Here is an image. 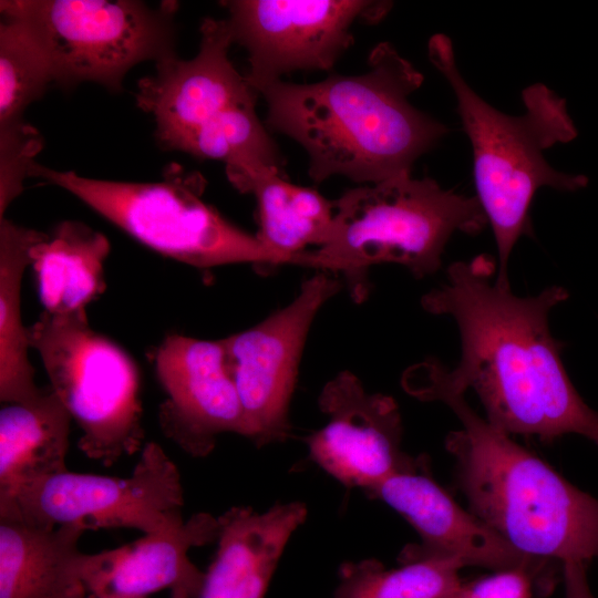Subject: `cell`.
Returning <instances> with one entry per match:
<instances>
[{
    "mask_svg": "<svg viewBox=\"0 0 598 598\" xmlns=\"http://www.w3.org/2000/svg\"><path fill=\"white\" fill-rule=\"evenodd\" d=\"M494 274L487 255L456 261L446 280L422 297L425 311L456 322L461 358L453 370L436 360L416 363L402 381L474 390L486 420L508 435L551 442L576 433L598 445V413L574 388L560 358L564 343L549 330V313L567 300V290L551 286L519 297L508 280H492Z\"/></svg>",
    "mask_w": 598,
    "mask_h": 598,
    "instance_id": "1",
    "label": "cell"
},
{
    "mask_svg": "<svg viewBox=\"0 0 598 598\" xmlns=\"http://www.w3.org/2000/svg\"><path fill=\"white\" fill-rule=\"evenodd\" d=\"M368 63L359 75L251 85L267 103L270 130L307 152L316 184L333 175L370 185L410 175L415 161L447 132L410 103L423 75L391 43H379Z\"/></svg>",
    "mask_w": 598,
    "mask_h": 598,
    "instance_id": "2",
    "label": "cell"
},
{
    "mask_svg": "<svg viewBox=\"0 0 598 598\" xmlns=\"http://www.w3.org/2000/svg\"><path fill=\"white\" fill-rule=\"evenodd\" d=\"M405 391L445 403L461 421L445 446L471 513L534 559L561 565L598 559V499L480 416L464 393L423 383Z\"/></svg>",
    "mask_w": 598,
    "mask_h": 598,
    "instance_id": "3",
    "label": "cell"
},
{
    "mask_svg": "<svg viewBox=\"0 0 598 598\" xmlns=\"http://www.w3.org/2000/svg\"><path fill=\"white\" fill-rule=\"evenodd\" d=\"M432 64L454 92L462 126L473 151L476 198L497 247L496 279L507 280V262L517 240L532 234L529 209L536 192L550 187L576 192L587 186L580 174L556 171L544 152L577 137L566 101L543 83L523 93L524 113L507 115L485 102L457 69L453 44L434 34L427 45Z\"/></svg>",
    "mask_w": 598,
    "mask_h": 598,
    "instance_id": "4",
    "label": "cell"
},
{
    "mask_svg": "<svg viewBox=\"0 0 598 598\" xmlns=\"http://www.w3.org/2000/svg\"><path fill=\"white\" fill-rule=\"evenodd\" d=\"M334 202L328 241L297 255L292 265L341 275L357 302L369 295L372 266L398 264L426 277L440 268L452 235H475L487 225L476 197L411 174L351 188Z\"/></svg>",
    "mask_w": 598,
    "mask_h": 598,
    "instance_id": "5",
    "label": "cell"
},
{
    "mask_svg": "<svg viewBox=\"0 0 598 598\" xmlns=\"http://www.w3.org/2000/svg\"><path fill=\"white\" fill-rule=\"evenodd\" d=\"M29 176L59 186L153 250L196 268L282 265L257 236L225 219L202 195L206 181L174 165L155 183L95 179L38 164Z\"/></svg>",
    "mask_w": 598,
    "mask_h": 598,
    "instance_id": "6",
    "label": "cell"
},
{
    "mask_svg": "<svg viewBox=\"0 0 598 598\" xmlns=\"http://www.w3.org/2000/svg\"><path fill=\"white\" fill-rule=\"evenodd\" d=\"M176 1L156 8L136 0H1L0 12L22 23L64 89L94 82L121 92L144 61L176 55Z\"/></svg>",
    "mask_w": 598,
    "mask_h": 598,
    "instance_id": "7",
    "label": "cell"
},
{
    "mask_svg": "<svg viewBox=\"0 0 598 598\" xmlns=\"http://www.w3.org/2000/svg\"><path fill=\"white\" fill-rule=\"evenodd\" d=\"M28 334L50 388L82 431L81 452L111 466L140 451L144 430L138 369L121 347L91 328L86 308L43 311Z\"/></svg>",
    "mask_w": 598,
    "mask_h": 598,
    "instance_id": "8",
    "label": "cell"
},
{
    "mask_svg": "<svg viewBox=\"0 0 598 598\" xmlns=\"http://www.w3.org/2000/svg\"><path fill=\"white\" fill-rule=\"evenodd\" d=\"M176 464L156 442L146 443L127 477L64 472L37 482L0 511L42 528L76 524L85 530L125 527L155 533L184 519Z\"/></svg>",
    "mask_w": 598,
    "mask_h": 598,
    "instance_id": "9",
    "label": "cell"
},
{
    "mask_svg": "<svg viewBox=\"0 0 598 598\" xmlns=\"http://www.w3.org/2000/svg\"><path fill=\"white\" fill-rule=\"evenodd\" d=\"M340 289L336 275L318 271L301 283L289 305L221 339L248 439L257 447L289 437V405L308 332L318 311Z\"/></svg>",
    "mask_w": 598,
    "mask_h": 598,
    "instance_id": "10",
    "label": "cell"
},
{
    "mask_svg": "<svg viewBox=\"0 0 598 598\" xmlns=\"http://www.w3.org/2000/svg\"><path fill=\"white\" fill-rule=\"evenodd\" d=\"M234 43L248 52V83L279 80L297 70H330L353 41L355 21L378 22L389 1H223Z\"/></svg>",
    "mask_w": 598,
    "mask_h": 598,
    "instance_id": "11",
    "label": "cell"
},
{
    "mask_svg": "<svg viewBox=\"0 0 598 598\" xmlns=\"http://www.w3.org/2000/svg\"><path fill=\"white\" fill-rule=\"evenodd\" d=\"M427 458L398 472L365 494L402 515L419 533L420 544L404 547L400 564L424 559H453L465 566L504 570L527 568L539 579L546 595L556 584L553 563L524 555L473 513L464 511L431 477Z\"/></svg>",
    "mask_w": 598,
    "mask_h": 598,
    "instance_id": "12",
    "label": "cell"
},
{
    "mask_svg": "<svg viewBox=\"0 0 598 598\" xmlns=\"http://www.w3.org/2000/svg\"><path fill=\"white\" fill-rule=\"evenodd\" d=\"M318 405L328 422L307 437L309 456L346 487L365 492L417 463L401 450L396 402L367 392L352 372L341 371L328 381Z\"/></svg>",
    "mask_w": 598,
    "mask_h": 598,
    "instance_id": "13",
    "label": "cell"
},
{
    "mask_svg": "<svg viewBox=\"0 0 598 598\" xmlns=\"http://www.w3.org/2000/svg\"><path fill=\"white\" fill-rule=\"evenodd\" d=\"M167 399L158 421L163 434L194 457L207 456L217 437L249 432L220 340L167 336L154 357Z\"/></svg>",
    "mask_w": 598,
    "mask_h": 598,
    "instance_id": "14",
    "label": "cell"
},
{
    "mask_svg": "<svg viewBox=\"0 0 598 598\" xmlns=\"http://www.w3.org/2000/svg\"><path fill=\"white\" fill-rule=\"evenodd\" d=\"M233 43L227 20L206 18L194 58L164 59L154 74L138 81L136 104L154 117L155 137L165 150H175L185 136L228 110L257 102L258 93L229 59Z\"/></svg>",
    "mask_w": 598,
    "mask_h": 598,
    "instance_id": "15",
    "label": "cell"
},
{
    "mask_svg": "<svg viewBox=\"0 0 598 598\" xmlns=\"http://www.w3.org/2000/svg\"><path fill=\"white\" fill-rule=\"evenodd\" d=\"M218 532V517L197 513L134 543L87 554L83 584L96 596L147 598L167 589L171 598H199L206 575L188 551L214 542Z\"/></svg>",
    "mask_w": 598,
    "mask_h": 598,
    "instance_id": "16",
    "label": "cell"
},
{
    "mask_svg": "<svg viewBox=\"0 0 598 598\" xmlns=\"http://www.w3.org/2000/svg\"><path fill=\"white\" fill-rule=\"evenodd\" d=\"M308 515L303 503L266 512L234 506L218 517L217 551L199 598H265L281 555Z\"/></svg>",
    "mask_w": 598,
    "mask_h": 598,
    "instance_id": "17",
    "label": "cell"
},
{
    "mask_svg": "<svg viewBox=\"0 0 598 598\" xmlns=\"http://www.w3.org/2000/svg\"><path fill=\"white\" fill-rule=\"evenodd\" d=\"M76 524L42 528L0 511V598H85Z\"/></svg>",
    "mask_w": 598,
    "mask_h": 598,
    "instance_id": "18",
    "label": "cell"
},
{
    "mask_svg": "<svg viewBox=\"0 0 598 598\" xmlns=\"http://www.w3.org/2000/svg\"><path fill=\"white\" fill-rule=\"evenodd\" d=\"M240 193L257 199L259 231L262 245L281 264H292L307 246H323L331 234L336 202L310 187L283 179L281 171L256 164L227 174Z\"/></svg>",
    "mask_w": 598,
    "mask_h": 598,
    "instance_id": "19",
    "label": "cell"
},
{
    "mask_svg": "<svg viewBox=\"0 0 598 598\" xmlns=\"http://www.w3.org/2000/svg\"><path fill=\"white\" fill-rule=\"evenodd\" d=\"M72 416L51 388L28 403L0 410V503L64 473Z\"/></svg>",
    "mask_w": 598,
    "mask_h": 598,
    "instance_id": "20",
    "label": "cell"
},
{
    "mask_svg": "<svg viewBox=\"0 0 598 598\" xmlns=\"http://www.w3.org/2000/svg\"><path fill=\"white\" fill-rule=\"evenodd\" d=\"M106 236L80 220H63L33 245L30 266L44 311L66 313L86 306L105 290Z\"/></svg>",
    "mask_w": 598,
    "mask_h": 598,
    "instance_id": "21",
    "label": "cell"
},
{
    "mask_svg": "<svg viewBox=\"0 0 598 598\" xmlns=\"http://www.w3.org/2000/svg\"><path fill=\"white\" fill-rule=\"evenodd\" d=\"M43 233L0 218V401L28 403L45 389L34 381L28 328L22 323L21 287L30 252Z\"/></svg>",
    "mask_w": 598,
    "mask_h": 598,
    "instance_id": "22",
    "label": "cell"
},
{
    "mask_svg": "<svg viewBox=\"0 0 598 598\" xmlns=\"http://www.w3.org/2000/svg\"><path fill=\"white\" fill-rule=\"evenodd\" d=\"M463 565L453 559H424L388 569L374 559L343 563L331 598H455Z\"/></svg>",
    "mask_w": 598,
    "mask_h": 598,
    "instance_id": "23",
    "label": "cell"
},
{
    "mask_svg": "<svg viewBox=\"0 0 598 598\" xmlns=\"http://www.w3.org/2000/svg\"><path fill=\"white\" fill-rule=\"evenodd\" d=\"M0 23V135L30 126L23 114L42 97L53 78L47 60L21 22Z\"/></svg>",
    "mask_w": 598,
    "mask_h": 598,
    "instance_id": "24",
    "label": "cell"
},
{
    "mask_svg": "<svg viewBox=\"0 0 598 598\" xmlns=\"http://www.w3.org/2000/svg\"><path fill=\"white\" fill-rule=\"evenodd\" d=\"M546 596L537 576L518 567L496 570L486 577L463 582L455 598H534Z\"/></svg>",
    "mask_w": 598,
    "mask_h": 598,
    "instance_id": "25",
    "label": "cell"
},
{
    "mask_svg": "<svg viewBox=\"0 0 598 598\" xmlns=\"http://www.w3.org/2000/svg\"><path fill=\"white\" fill-rule=\"evenodd\" d=\"M587 566L581 561L563 564L565 598H595L587 580Z\"/></svg>",
    "mask_w": 598,
    "mask_h": 598,
    "instance_id": "26",
    "label": "cell"
},
{
    "mask_svg": "<svg viewBox=\"0 0 598 598\" xmlns=\"http://www.w3.org/2000/svg\"><path fill=\"white\" fill-rule=\"evenodd\" d=\"M85 598H117V597H106V596H96V595L87 594Z\"/></svg>",
    "mask_w": 598,
    "mask_h": 598,
    "instance_id": "27",
    "label": "cell"
}]
</instances>
